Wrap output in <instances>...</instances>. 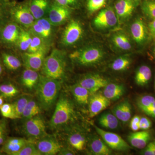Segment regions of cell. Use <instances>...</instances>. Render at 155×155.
Returning a JSON list of instances; mask_svg holds the SVG:
<instances>
[{
	"mask_svg": "<svg viewBox=\"0 0 155 155\" xmlns=\"http://www.w3.org/2000/svg\"><path fill=\"white\" fill-rule=\"evenodd\" d=\"M61 81L44 75H40L35 88V95L40 105L44 110H49L58 101L61 91Z\"/></svg>",
	"mask_w": 155,
	"mask_h": 155,
	"instance_id": "cell-1",
	"label": "cell"
},
{
	"mask_svg": "<svg viewBox=\"0 0 155 155\" xmlns=\"http://www.w3.org/2000/svg\"><path fill=\"white\" fill-rule=\"evenodd\" d=\"M76 116L74 104L65 94H61L56 104L54 112L49 123L51 130L61 131L67 127Z\"/></svg>",
	"mask_w": 155,
	"mask_h": 155,
	"instance_id": "cell-2",
	"label": "cell"
},
{
	"mask_svg": "<svg viewBox=\"0 0 155 155\" xmlns=\"http://www.w3.org/2000/svg\"><path fill=\"white\" fill-rule=\"evenodd\" d=\"M67 68L65 53L54 49L46 57L41 70L42 75L62 81L66 77Z\"/></svg>",
	"mask_w": 155,
	"mask_h": 155,
	"instance_id": "cell-3",
	"label": "cell"
},
{
	"mask_svg": "<svg viewBox=\"0 0 155 155\" xmlns=\"http://www.w3.org/2000/svg\"><path fill=\"white\" fill-rule=\"evenodd\" d=\"M104 50L96 45H88L75 50L69 58L72 62L84 67L94 66L100 63L104 58Z\"/></svg>",
	"mask_w": 155,
	"mask_h": 155,
	"instance_id": "cell-4",
	"label": "cell"
},
{
	"mask_svg": "<svg viewBox=\"0 0 155 155\" xmlns=\"http://www.w3.org/2000/svg\"><path fill=\"white\" fill-rule=\"evenodd\" d=\"M22 130L28 139L34 142L48 134L45 122L41 114L24 121Z\"/></svg>",
	"mask_w": 155,
	"mask_h": 155,
	"instance_id": "cell-5",
	"label": "cell"
},
{
	"mask_svg": "<svg viewBox=\"0 0 155 155\" xmlns=\"http://www.w3.org/2000/svg\"><path fill=\"white\" fill-rule=\"evenodd\" d=\"M84 34L83 25L78 20L72 19L62 34L61 43L64 46L71 47L80 41Z\"/></svg>",
	"mask_w": 155,
	"mask_h": 155,
	"instance_id": "cell-6",
	"label": "cell"
},
{
	"mask_svg": "<svg viewBox=\"0 0 155 155\" xmlns=\"http://www.w3.org/2000/svg\"><path fill=\"white\" fill-rule=\"evenodd\" d=\"M22 28L14 21H9L0 28V40L8 47L17 46Z\"/></svg>",
	"mask_w": 155,
	"mask_h": 155,
	"instance_id": "cell-7",
	"label": "cell"
},
{
	"mask_svg": "<svg viewBox=\"0 0 155 155\" xmlns=\"http://www.w3.org/2000/svg\"><path fill=\"white\" fill-rule=\"evenodd\" d=\"M119 22L116 12L111 8L103 9L95 17L93 23L97 29L106 30L116 27Z\"/></svg>",
	"mask_w": 155,
	"mask_h": 155,
	"instance_id": "cell-8",
	"label": "cell"
},
{
	"mask_svg": "<svg viewBox=\"0 0 155 155\" xmlns=\"http://www.w3.org/2000/svg\"><path fill=\"white\" fill-rule=\"evenodd\" d=\"M9 12L13 21L25 29L30 28L35 22V19L31 12L29 6L19 5L12 8Z\"/></svg>",
	"mask_w": 155,
	"mask_h": 155,
	"instance_id": "cell-9",
	"label": "cell"
},
{
	"mask_svg": "<svg viewBox=\"0 0 155 155\" xmlns=\"http://www.w3.org/2000/svg\"><path fill=\"white\" fill-rule=\"evenodd\" d=\"M71 8L59 5L54 2L50 5L46 17L54 26L62 25L70 18Z\"/></svg>",
	"mask_w": 155,
	"mask_h": 155,
	"instance_id": "cell-10",
	"label": "cell"
},
{
	"mask_svg": "<svg viewBox=\"0 0 155 155\" xmlns=\"http://www.w3.org/2000/svg\"><path fill=\"white\" fill-rule=\"evenodd\" d=\"M94 127L99 135L111 149L125 151L131 148L127 143L118 134L103 130L96 125H94Z\"/></svg>",
	"mask_w": 155,
	"mask_h": 155,
	"instance_id": "cell-11",
	"label": "cell"
},
{
	"mask_svg": "<svg viewBox=\"0 0 155 155\" xmlns=\"http://www.w3.org/2000/svg\"><path fill=\"white\" fill-rule=\"evenodd\" d=\"M41 155L58 154L63 147L55 135L48 134L34 142Z\"/></svg>",
	"mask_w": 155,
	"mask_h": 155,
	"instance_id": "cell-12",
	"label": "cell"
},
{
	"mask_svg": "<svg viewBox=\"0 0 155 155\" xmlns=\"http://www.w3.org/2000/svg\"><path fill=\"white\" fill-rule=\"evenodd\" d=\"M47 46H45L35 52H25L22 54V61L25 68L38 72L41 69L48 52Z\"/></svg>",
	"mask_w": 155,
	"mask_h": 155,
	"instance_id": "cell-13",
	"label": "cell"
},
{
	"mask_svg": "<svg viewBox=\"0 0 155 155\" xmlns=\"http://www.w3.org/2000/svg\"><path fill=\"white\" fill-rule=\"evenodd\" d=\"M54 25L46 17L36 20L31 27L30 32L33 35L40 37L48 44L54 34Z\"/></svg>",
	"mask_w": 155,
	"mask_h": 155,
	"instance_id": "cell-14",
	"label": "cell"
},
{
	"mask_svg": "<svg viewBox=\"0 0 155 155\" xmlns=\"http://www.w3.org/2000/svg\"><path fill=\"white\" fill-rule=\"evenodd\" d=\"M78 83L87 89L92 94L100 89L104 88L108 84V81L98 74H90L81 77Z\"/></svg>",
	"mask_w": 155,
	"mask_h": 155,
	"instance_id": "cell-15",
	"label": "cell"
},
{
	"mask_svg": "<svg viewBox=\"0 0 155 155\" xmlns=\"http://www.w3.org/2000/svg\"><path fill=\"white\" fill-rule=\"evenodd\" d=\"M88 104L90 117L93 118L108 107L110 104V101L104 94L95 93L90 97Z\"/></svg>",
	"mask_w": 155,
	"mask_h": 155,
	"instance_id": "cell-16",
	"label": "cell"
},
{
	"mask_svg": "<svg viewBox=\"0 0 155 155\" xmlns=\"http://www.w3.org/2000/svg\"><path fill=\"white\" fill-rule=\"evenodd\" d=\"M131 36L136 43L139 45H143L148 38V30L143 21L140 19H137L130 27Z\"/></svg>",
	"mask_w": 155,
	"mask_h": 155,
	"instance_id": "cell-17",
	"label": "cell"
},
{
	"mask_svg": "<svg viewBox=\"0 0 155 155\" xmlns=\"http://www.w3.org/2000/svg\"><path fill=\"white\" fill-rule=\"evenodd\" d=\"M32 140L22 137H10L4 143L2 151L9 155H17L26 143Z\"/></svg>",
	"mask_w": 155,
	"mask_h": 155,
	"instance_id": "cell-18",
	"label": "cell"
},
{
	"mask_svg": "<svg viewBox=\"0 0 155 155\" xmlns=\"http://www.w3.org/2000/svg\"><path fill=\"white\" fill-rule=\"evenodd\" d=\"M134 9L131 0H119L115 5V12L119 21H124L130 18Z\"/></svg>",
	"mask_w": 155,
	"mask_h": 155,
	"instance_id": "cell-19",
	"label": "cell"
},
{
	"mask_svg": "<svg viewBox=\"0 0 155 155\" xmlns=\"http://www.w3.org/2000/svg\"><path fill=\"white\" fill-rule=\"evenodd\" d=\"M150 133L147 130L134 131L127 136V140L132 147L138 149H143L149 143Z\"/></svg>",
	"mask_w": 155,
	"mask_h": 155,
	"instance_id": "cell-20",
	"label": "cell"
},
{
	"mask_svg": "<svg viewBox=\"0 0 155 155\" xmlns=\"http://www.w3.org/2000/svg\"><path fill=\"white\" fill-rule=\"evenodd\" d=\"M89 150L94 155H109L112 151L110 148L106 144L102 139L96 136L92 137L87 140Z\"/></svg>",
	"mask_w": 155,
	"mask_h": 155,
	"instance_id": "cell-21",
	"label": "cell"
},
{
	"mask_svg": "<svg viewBox=\"0 0 155 155\" xmlns=\"http://www.w3.org/2000/svg\"><path fill=\"white\" fill-rule=\"evenodd\" d=\"M40 75L38 71L25 68L20 78L21 84L28 90H35L39 80Z\"/></svg>",
	"mask_w": 155,
	"mask_h": 155,
	"instance_id": "cell-22",
	"label": "cell"
},
{
	"mask_svg": "<svg viewBox=\"0 0 155 155\" xmlns=\"http://www.w3.org/2000/svg\"><path fill=\"white\" fill-rule=\"evenodd\" d=\"M68 143L73 148L78 151L85 149L87 143V139L84 133L80 130L71 131L67 136Z\"/></svg>",
	"mask_w": 155,
	"mask_h": 155,
	"instance_id": "cell-23",
	"label": "cell"
},
{
	"mask_svg": "<svg viewBox=\"0 0 155 155\" xmlns=\"http://www.w3.org/2000/svg\"><path fill=\"white\" fill-rule=\"evenodd\" d=\"M48 0H32L29 5L31 12L35 20L46 16L50 6Z\"/></svg>",
	"mask_w": 155,
	"mask_h": 155,
	"instance_id": "cell-24",
	"label": "cell"
},
{
	"mask_svg": "<svg viewBox=\"0 0 155 155\" xmlns=\"http://www.w3.org/2000/svg\"><path fill=\"white\" fill-rule=\"evenodd\" d=\"M125 92L124 85L116 83H108L104 87L103 94L110 101L119 99Z\"/></svg>",
	"mask_w": 155,
	"mask_h": 155,
	"instance_id": "cell-25",
	"label": "cell"
},
{
	"mask_svg": "<svg viewBox=\"0 0 155 155\" xmlns=\"http://www.w3.org/2000/svg\"><path fill=\"white\" fill-rule=\"evenodd\" d=\"M71 91L78 104L81 106L88 104L91 94L87 89L77 83L71 87Z\"/></svg>",
	"mask_w": 155,
	"mask_h": 155,
	"instance_id": "cell-26",
	"label": "cell"
},
{
	"mask_svg": "<svg viewBox=\"0 0 155 155\" xmlns=\"http://www.w3.org/2000/svg\"><path fill=\"white\" fill-rule=\"evenodd\" d=\"M42 109L37 100L32 98L28 102L22 113L21 119L23 121H26L34 116L40 115L42 112Z\"/></svg>",
	"mask_w": 155,
	"mask_h": 155,
	"instance_id": "cell-27",
	"label": "cell"
},
{
	"mask_svg": "<svg viewBox=\"0 0 155 155\" xmlns=\"http://www.w3.org/2000/svg\"><path fill=\"white\" fill-rule=\"evenodd\" d=\"M112 41L114 46L121 51H128L132 48L130 39L124 32H118L114 34Z\"/></svg>",
	"mask_w": 155,
	"mask_h": 155,
	"instance_id": "cell-28",
	"label": "cell"
},
{
	"mask_svg": "<svg viewBox=\"0 0 155 155\" xmlns=\"http://www.w3.org/2000/svg\"><path fill=\"white\" fill-rule=\"evenodd\" d=\"M151 77L152 71L150 67L147 65H142L137 70L134 79L137 85L144 86L149 83Z\"/></svg>",
	"mask_w": 155,
	"mask_h": 155,
	"instance_id": "cell-29",
	"label": "cell"
},
{
	"mask_svg": "<svg viewBox=\"0 0 155 155\" xmlns=\"http://www.w3.org/2000/svg\"><path fill=\"white\" fill-rule=\"evenodd\" d=\"M2 60L4 66L11 71H17L21 68L22 63L17 56L8 52L2 54Z\"/></svg>",
	"mask_w": 155,
	"mask_h": 155,
	"instance_id": "cell-30",
	"label": "cell"
},
{
	"mask_svg": "<svg viewBox=\"0 0 155 155\" xmlns=\"http://www.w3.org/2000/svg\"><path fill=\"white\" fill-rule=\"evenodd\" d=\"M99 124L104 128L116 129L119 125V120L113 113H105L101 115L98 119Z\"/></svg>",
	"mask_w": 155,
	"mask_h": 155,
	"instance_id": "cell-31",
	"label": "cell"
},
{
	"mask_svg": "<svg viewBox=\"0 0 155 155\" xmlns=\"http://www.w3.org/2000/svg\"><path fill=\"white\" fill-rule=\"evenodd\" d=\"M19 91L17 86L11 82L0 84V95L5 99L10 100L17 96Z\"/></svg>",
	"mask_w": 155,
	"mask_h": 155,
	"instance_id": "cell-32",
	"label": "cell"
},
{
	"mask_svg": "<svg viewBox=\"0 0 155 155\" xmlns=\"http://www.w3.org/2000/svg\"><path fill=\"white\" fill-rule=\"evenodd\" d=\"M33 97L30 94H23L18 97L13 103L18 119H21L22 113L27 104Z\"/></svg>",
	"mask_w": 155,
	"mask_h": 155,
	"instance_id": "cell-33",
	"label": "cell"
},
{
	"mask_svg": "<svg viewBox=\"0 0 155 155\" xmlns=\"http://www.w3.org/2000/svg\"><path fill=\"white\" fill-rule=\"evenodd\" d=\"M32 35L30 31L22 28L17 46L22 52L27 51L32 40Z\"/></svg>",
	"mask_w": 155,
	"mask_h": 155,
	"instance_id": "cell-34",
	"label": "cell"
},
{
	"mask_svg": "<svg viewBox=\"0 0 155 155\" xmlns=\"http://www.w3.org/2000/svg\"><path fill=\"white\" fill-rule=\"evenodd\" d=\"M131 64V60L127 57H120L116 58L111 65L113 70L117 72L125 71L128 69Z\"/></svg>",
	"mask_w": 155,
	"mask_h": 155,
	"instance_id": "cell-35",
	"label": "cell"
},
{
	"mask_svg": "<svg viewBox=\"0 0 155 155\" xmlns=\"http://www.w3.org/2000/svg\"><path fill=\"white\" fill-rule=\"evenodd\" d=\"M143 13L150 19H155V0H144L141 5Z\"/></svg>",
	"mask_w": 155,
	"mask_h": 155,
	"instance_id": "cell-36",
	"label": "cell"
},
{
	"mask_svg": "<svg viewBox=\"0 0 155 155\" xmlns=\"http://www.w3.org/2000/svg\"><path fill=\"white\" fill-rule=\"evenodd\" d=\"M1 114L3 117L11 119H18L12 104H4L0 108Z\"/></svg>",
	"mask_w": 155,
	"mask_h": 155,
	"instance_id": "cell-37",
	"label": "cell"
},
{
	"mask_svg": "<svg viewBox=\"0 0 155 155\" xmlns=\"http://www.w3.org/2000/svg\"><path fill=\"white\" fill-rule=\"evenodd\" d=\"M17 155H41L38 150L35 143L31 141L24 146Z\"/></svg>",
	"mask_w": 155,
	"mask_h": 155,
	"instance_id": "cell-38",
	"label": "cell"
},
{
	"mask_svg": "<svg viewBox=\"0 0 155 155\" xmlns=\"http://www.w3.org/2000/svg\"><path fill=\"white\" fill-rule=\"evenodd\" d=\"M32 35V40L27 51L28 52H35L41 48L46 45L44 41L42 38L37 35Z\"/></svg>",
	"mask_w": 155,
	"mask_h": 155,
	"instance_id": "cell-39",
	"label": "cell"
},
{
	"mask_svg": "<svg viewBox=\"0 0 155 155\" xmlns=\"http://www.w3.org/2000/svg\"><path fill=\"white\" fill-rule=\"evenodd\" d=\"M131 106L127 100L122 101V112L120 121L126 123L130 120L131 116Z\"/></svg>",
	"mask_w": 155,
	"mask_h": 155,
	"instance_id": "cell-40",
	"label": "cell"
},
{
	"mask_svg": "<svg viewBox=\"0 0 155 155\" xmlns=\"http://www.w3.org/2000/svg\"><path fill=\"white\" fill-rule=\"evenodd\" d=\"M155 101V97L150 95H145L139 97L137 101V105L141 110L149 107Z\"/></svg>",
	"mask_w": 155,
	"mask_h": 155,
	"instance_id": "cell-41",
	"label": "cell"
},
{
	"mask_svg": "<svg viewBox=\"0 0 155 155\" xmlns=\"http://www.w3.org/2000/svg\"><path fill=\"white\" fill-rule=\"evenodd\" d=\"M107 0H87V7L90 13H94L105 5Z\"/></svg>",
	"mask_w": 155,
	"mask_h": 155,
	"instance_id": "cell-42",
	"label": "cell"
},
{
	"mask_svg": "<svg viewBox=\"0 0 155 155\" xmlns=\"http://www.w3.org/2000/svg\"><path fill=\"white\" fill-rule=\"evenodd\" d=\"M10 12H8L5 6L0 2V28L9 21Z\"/></svg>",
	"mask_w": 155,
	"mask_h": 155,
	"instance_id": "cell-43",
	"label": "cell"
},
{
	"mask_svg": "<svg viewBox=\"0 0 155 155\" xmlns=\"http://www.w3.org/2000/svg\"><path fill=\"white\" fill-rule=\"evenodd\" d=\"M7 134V122L5 119L0 120V145L6 140Z\"/></svg>",
	"mask_w": 155,
	"mask_h": 155,
	"instance_id": "cell-44",
	"label": "cell"
},
{
	"mask_svg": "<svg viewBox=\"0 0 155 155\" xmlns=\"http://www.w3.org/2000/svg\"><path fill=\"white\" fill-rule=\"evenodd\" d=\"M152 126V122L149 119L145 117L140 118L139 122L140 130H147Z\"/></svg>",
	"mask_w": 155,
	"mask_h": 155,
	"instance_id": "cell-45",
	"label": "cell"
},
{
	"mask_svg": "<svg viewBox=\"0 0 155 155\" xmlns=\"http://www.w3.org/2000/svg\"><path fill=\"white\" fill-rule=\"evenodd\" d=\"M54 1L59 5L69 8L76 6L78 2V0H54Z\"/></svg>",
	"mask_w": 155,
	"mask_h": 155,
	"instance_id": "cell-46",
	"label": "cell"
},
{
	"mask_svg": "<svg viewBox=\"0 0 155 155\" xmlns=\"http://www.w3.org/2000/svg\"><path fill=\"white\" fill-rule=\"evenodd\" d=\"M140 117L138 116H135L131 119L130 122V127L134 131H138L140 130L139 122Z\"/></svg>",
	"mask_w": 155,
	"mask_h": 155,
	"instance_id": "cell-47",
	"label": "cell"
},
{
	"mask_svg": "<svg viewBox=\"0 0 155 155\" xmlns=\"http://www.w3.org/2000/svg\"><path fill=\"white\" fill-rule=\"evenodd\" d=\"M144 114L155 119V101L147 108L142 110Z\"/></svg>",
	"mask_w": 155,
	"mask_h": 155,
	"instance_id": "cell-48",
	"label": "cell"
},
{
	"mask_svg": "<svg viewBox=\"0 0 155 155\" xmlns=\"http://www.w3.org/2000/svg\"><path fill=\"white\" fill-rule=\"evenodd\" d=\"M149 31L153 38L155 39V19L150 22L148 25Z\"/></svg>",
	"mask_w": 155,
	"mask_h": 155,
	"instance_id": "cell-49",
	"label": "cell"
},
{
	"mask_svg": "<svg viewBox=\"0 0 155 155\" xmlns=\"http://www.w3.org/2000/svg\"><path fill=\"white\" fill-rule=\"evenodd\" d=\"M74 153L72 151L68 149L62 147L58 155H74Z\"/></svg>",
	"mask_w": 155,
	"mask_h": 155,
	"instance_id": "cell-50",
	"label": "cell"
},
{
	"mask_svg": "<svg viewBox=\"0 0 155 155\" xmlns=\"http://www.w3.org/2000/svg\"><path fill=\"white\" fill-rule=\"evenodd\" d=\"M4 66L2 61L0 59V78L3 76L4 72Z\"/></svg>",
	"mask_w": 155,
	"mask_h": 155,
	"instance_id": "cell-51",
	"label": "cell"
},
{
	"mask_svg": "<svg viewBox=\"0 0 155 155\" xmlns=\"http://www.w3.org/2000/svg\"><path fill=\"white\" fill-rule=\"evenodd\" d=\"M152 148L153 152V155H155V140L150 142Z\"/></svg>",
	"mask_w": 155,
	"mask_h": 155,
	"instance_id": "cell-52",
	"label": "cell"
},
{
	"mask_svg": "<svg viewBox=\"0 0 155 155\" xmlns=\"http://www.w3.org/2000/svg\"><path fill=\"white\" fill-rule=\"evenodd\" d=\"M4 104V98L2 96L0 95V108Z\"/></svg>",
	"mask_w": 155,
	"mask_h": 155,
	"instance_id": "cell-53",
	"label": "cell"
},
{
	"mask_svg": "<svg viewBox=\"0 0 155 155\" xmlns=\"http://www.w3.org/2000/svg\"><path fill=\"white\" fill-rule=\"evenodd\" d=\"M153 55L154 58L155 59V44L154 45L153 48Z\"/></svg>",
	"mask_w": 155,
	"mask_h": 155,
	"instance_id": "cell-54",
	"label": "cell"
},
{
	"mask_svg": "<svg viewBox=\"0 0 155 155\" xmlns=\"http://www.w3.org/2000/svg\"><path fill=\"white\" fill-rule=\"evenodd\" d=\"M154 86H155V84H154Z\"/></svg>",
	"mask_w": 155,
	"mask_h": 155,
	"instance_id": "cell-55",
	"label": "cell"
},
{
	"mask_svg": "<svg viewBox=\"0 0 155 155\" xmlns=\"http://www.w3.org/2000/svg\"><path fill=\"white\" fill-rule=\"evenodd\" d=\"M1 153H2V152H1V151H0V155H1Z\"/></svg>",
	"mask_w": 155,
	"mask_h": 155,
	"instance_id": "cell-56",
	"label": "cell"
},
{
	"mask_svg": "<svg viewBox=\"0 0 155 155\" xmlns=\"http://www.w3.org/2000/svg\"><path fill=\"white\" fill-rule=\"evenodd\" d=\"M3 1H5V2H6V1H8V0H3Z\"/></svg>",
	"mask_w": 155,
	"mask_h": 155,
	"instance_id": "cell-57",
	"label": "cell"
}]
</instances>
